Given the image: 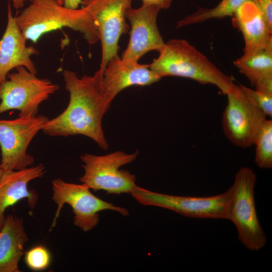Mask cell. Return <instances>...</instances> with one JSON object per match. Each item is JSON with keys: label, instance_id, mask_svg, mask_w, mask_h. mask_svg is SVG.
<instances>
[{"label": "cell", "instance_id": "cell-1", "mask_svg": "<svg viewBox=\"0 0 272 272\" xmlns=\"http://www.w3.org/2000/svg\"><path fill=\"white\" fill-rule=\"evenodd\" d=\"M103 72L99 69L92 76L79 78L71 71L64 70L62 76L70 100L65 109L44 123L42 131L51 137L82 135L106 150L108 144L102 121L108 110L101 91Z\"/></svg>", "mask_w": 272, "mask_h": 272}, {"label": "cell", "instance_id": "cell-2", "mask_svg": "<svg viewBox=\"0 0 272 272\" xmlns=\"http://www.w3.org/2000/svg\"><path fill=\"white\" fill-rule=\"evenodd\" d=\"M149 68L162 78L180 77L201 84H212L226 95L235 86L234 79L219 69L187 40L172 39L165 42Z\"/></svg>", "mask_w": 272, "mask_h": 272}, {"label": "cell", "instance_id": "cell-3", "mask_svg": "<svg viewBox=\"0 0 272 272\" xmlns=\"http://www.w3.org/2000/svg\"><path fill=\"white\" fill-rule=\"evenodd\" d=\"M16 20L25 39L34 43L44 34L65 27L80 32L90 45L99 40L95 21L86 8L68 9L56 0H32Z\"/></svg>", "mask_w": 272, "mask_h": 272}, {"label": "cell", "instance_id": "cell-4", "mask_svg": "<svg viewBox=\"0 0 272 272\" xmlns=\"http://www.w3.org/2000/svg\"><path fill=\"white\" fill-rule=\"evenodd\" d=\"M256 176L253 170L242 167L235 176L227 220L235 226L240 242L251 251L262 249L266 236L259 223L255 202Z\"/></svg>", "mask_w": 272, "mask_h": 272}, {"label": "cell", "instance_id": "cell-5", "mask_svg": "<svg viewBox=\"0 0 272 272\" xmlns=\"http://www.w3.org/2000/svg\"><path fill=\"white\" fill-rule=\"evenodd\" d=\"M16 69L0 84V114L18 110L19 116H36L40 105L59 87L49 79L38 78L24 66Z\"/></svg>", "mask_w": 272, "mask_h": 272}, {"label": "cell", "instance_id": "cell-6", "mask_svg": "<svg viewBox=\"0 0 272 272\" xmlns=\"http://www.w3.org/2000/svg\"><path fill=\"white\" fill-rule=\"evenodd\" d=\"M139 153L138 151L131 154L118 151L102 156L87 153L80 155L84 174L80 180L95 191L130 193L137 185L136 177L128 171L120 168L134 161Z\"/></svg>", "mask_w": 272, "mask_h": 272}, {"label": "cell", "instance_id": "cell-7", "mask_svg": "<svg viewBox=\"0 0 272 272\" xmlns=\"http://www.w3.org/2000/svg\"><path fill=\"white\" fill-rule=\"evenodd\" d=\"M228 101L222 115L226 137L243 148L254 145L267 116L242 88L236 84L227 94Z\"/></svg>", "mask_w": 272, "mask_h": 272}, {"label": "cell", "instance_id": "cell-8", "mask_svg": "<svg viewBox=\"0 0 272 272\" xmlns=\"http://www.w3.org/2000/svg\"><path fill=\"white\" fill-rule=\"evenodd\" d=\"M232 193L231 187L216 195L183 196L155 192L136 185L130 194L143 205L167 209L185 217L227 219Z\"/></svg>", "mask_w": 272, "mask_h": 272}, {"label": "cell", "instance_id": "cell-9", "mask_svg": "<svg viewBox=\"0 0 272 272\" xmlns=\"http://www.w3.org/2000/svg\"><path fill=\"white\" fill-rule=\"evenodd\" d=\"M52 200L57 205V209L51 227L55 226L60 211L65 203L72 208L74 214V224L85 232L97 226L99 220L98 212L104 210L117 212L123 216L129 214L125 208L116 207L93 195L85 184L68 183L60 178L52 182Z\"/></svg>", "mask_w": 272, "mask_h": 272}, {"label": "cell", "instance_id": "cell-10", "mask_svg": "<svg viewBox=\"0 0 272 272\" xmlns=\"http://www.w3.org/2000/svg\"><path fill=\"white\" fill-rule=\"evenodd\" d=\"M48 120L42 115L0 120V166L4 171L21 170L34 163V158L27 150Z\"/></svg>", "mask_w": 272, "mask_h": 272}, {"label": "cell", "instance_id": "cell-11", "mask_svg": "<svg viewBox=\"0 0 272 272\" xmlns=\"http://www.w3.org/2000/svg\"><path fill=\"white\" fill-rule=\"evenodd\" d=\"M132 0H82L96 24L101 44L102 57L99 70L103 73L110 59L118 55L119 40L129 29L126 12Z\"/></svg>", "mask_w": 272, "mask_h": 272}, {"label": "cell", "instance_id": "cell-12", "mask_svg": "<svg viewBox=\"0 0 272 272\" xmlns=\"http://www.w3.org/2000/svg\"><path fill=\"white\" fill-rule=\"evenodd\" d=\"M161 8L154 5H142L138 8L130 7L126 11V19L131 29L127 46L121 58L138 62L151 51H159L165 42L157 25V17Z\"/></svg>", "mask_w": 272, "mask_h": 272}, {"label": "cell", "instance_id": "cell-13", "mask_svg": "<svg viewBox=\"0 0 272 272\" xmlns=\"http://www.w3.org/2000/svg\"><path fill=\"white\" fill-rule=\"evenodd\" d=\"M162 78L155 74L149 64L126 60L118 55L108 62L103 73L101 91L106 105H110L123 90L132 86H146L159 81Z\"/></svg>", "mask_w": 272, "mask_h": 272}, {"label": "cell", "instance_id": "cell-14", "mask_svg": "<svg viewBox=\"0 0 272 272\" xmlns=\"http://www.w3.org/2000/svg\"><path fill=\"white\" fill-rule=\"evenodd\" d=\"M26 41L9 5L7 24L0 39V84L7 79L11 70L19 66H24L37 74L31 57L39 52L33 46H27Z\"/></svg>", "mask_w": 272, "mask_h": 272}, {"label": "cell", "instance_id": "cell-15", "mask_svg": "<svg viewBox=\"0 0 272 272\" xmlns=\"http://www.w3.org/2000/svg\"><path fill=\"white\" fill-rule=\"evenodd\" d=\"M45 167L42 164L21 170L4 171L0 181V229L5 216V211L10 206L22 199L27 198L29 207L33 209L38 196L34 190H29L31 181L43 177Z\"/></svg>", "mask_w": 272, "mask_h": 272}, {"label": "cell", "instance_id": "cell-16", "mask_svg": "<svg viewBox=\"0 0 272 272\" xmlns=\"http://www.w3.org/2000/svg\"><path fill=\"white\" fill-rule=\"evenodd\" d=\"M233 26L240 31L244 41L243 55L272 49V32L262 16L250 0L245 3L232 16Z\"/></svg>", "mask_w": 272, "mask_h": 272}, {"label": "cell", "instance_id": "cell-17", "mask_svg": "<svg viewBox=\"0 0 272 272\" xmlns=\"http://www.w3.org/2000/svg\"><path fill=\"white\" fill-rule=\"evenodd\" d=\"M28 240L23 218L6 217L0 229V272L20 271L18 264Z\"/></svg>", "mask_w": 272, "mask_h": 272}, {"label": "cell", "instance_id": "cell-18", "mask_svg": "<svg viewBox=\"0 0 272 272\" xmlns=\"http://www.w3.org/2000/svg\"><path fill=\"white\" fill-rule=\"evenodd\" d=\"M233 63L255 90L272 94V49L242 55Z\"/></svg>", "mask_w": 272, "mask_h": 272}, {"label": "cell", "instance_id": "cell-19", "mask_svg": "<svg viewBox=\"0 0 272 272\" xmlns=\"http://www.w3.org/2000/svg\"><path fill=\"white\" fill-rule=\"evenodd\" d=\"M250 0H221L213 8L197 7V10L176 23V28L203 22L212 19L232 17L245 3Z\"/></svg>", "mask_w": 272, "mask_h": 272}, {"label": "cell", "instance_id": "cell-20", "mask_svg": "<svg viewBox=\"0 0 272 272\" xmlns=\"http://www.w3.org/2000/svg\"><path fill=\"white\" fill-rule=\"evenodd\" d=\"M255 145V162L262 169L272 168V120L266 119L254 143Z\"/></svg>", "mask_w": 272, "mask_h": 272}, {"label": "cell", "instance_id": "cell-21", "mask_svg": "<svg viewBox=\"0 0 272 272\" xmlns=\"http://www.w3.org/2000/svg\"><path fill=\"white\" fill-rule=\"evenodd\" d=\"M51 259L49 251L43 246H37L28 251L25 260L27 266L31 269L40 270L46 269L50 264Z\"/></svg>", "mask_w": 272, "mask_h": 272}, {"label": "cell", "instance_id": "cell-22", "mask_svg": "<svg viewBox=\"0 0 272 272\" xmlns=\"http://www.w3.org/2000/svg\"><path fill=\"white\" fill-rule=\"evenodd\" d=\"M241 86L263 113L271 117L272 94L252 89L242 84Z\"/></svg>", "mask_w": 272, "mask_h": 272}, {"label": "cell", "instance_id": "cell-23", "mask_svg": "<svg viewBox=\"0 0 272 272\" xmlns=\"http://www.w3.org/2000/svg\"><path fill=\"white\" fill-rule=\"evenodd\" d=\"M256 7L267 28L272 32V0H250Z\"/></svg>", "mask_w": 272, "mask_h": 272}, {"label": "cell", "instance_id": "cell-24", "mask_svg": "<svg viewBox=\"0 0 272 272\" xmlns=\"http://www.w3.org/2000/svg\"><path fill=\"white\" fill-rule=\"evenodd\" d=\"M142 4L156 5L161 10L169 9L172 3L173 0H142Z\"/></svg>", "mask_w": 272, "mask_h": 272}, {"label": "cell", "instance_id": "cell-25", "mask_svg": "<svg viewBox=\"0 0 272 272\" xmlns=\"http://www.w3.org/2000/svg\"><path fill=\"white\" fill-rule=\"evenodd\" d=\"M82 0H63V6L70 9H78Z\"/></svg>", "mask_w": 272, "mask_h": 272}, {"label": "cell", "instance_id": "cell-26", "mask_svg": "<svg viewBox=\"0 0 272 272\" xmlns=\"http://www.w3.org/2000/svg\"><path fill=\"white\" fill-rule=\"evenodd\" d=\"M13 3L14 7L16 9L22 8L26 2H31L32 0H9Z\"/></svg>", "mask_w": 272, "mask_h": 272}, {"label": "cell", "instance_id": "cell-27", "mask_svg": "<svg viewBox=\"0 0 272 272\" xmlns=\"http://www.w3.org/2000/svg\"><path fill=\"white\" fill-rule=\"evenodd\" d=\"M4 173V170L0 166V181L2 178Z\"/></svg>", "mask_w": 272, "mask_h": 272}, {"label": "cell", "instance_id": "cell-28", "mask_svg": "<svg viewBox=\"0 0 272 272\" xmlns=\"http://www.w3.org/2000/svg\"><path fill=\"white\" fill-rule=\"evenodd\" d=\"M57 2L61 5H63V0H56Z\"/></svg>", "mask_w": 272, "mask_h": 272}]
</instances>
